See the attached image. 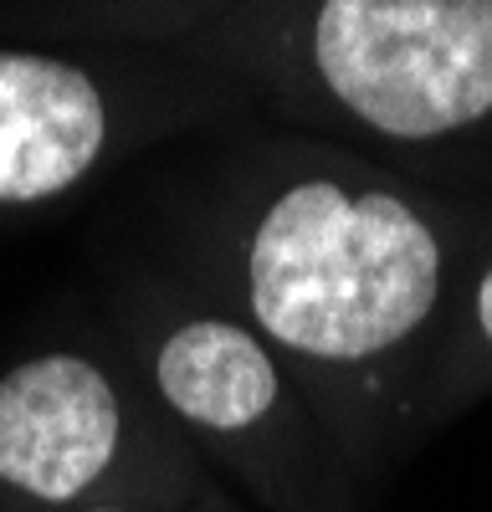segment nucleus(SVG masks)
I'll return each mask as SVG.
<instances>
[{
	"label": "nucleus",
	"instance_id": "2",
	"mask_svg": "<svg viewBox=\"0 0 492 512\" xmlns=\"http://www.w3.org/2000/svg\"><path fill=\"white\" fill-rule=\"evenodd\" d=\"M313 67L385 139H441L492 113V0H318Z\"/></svg>",
	"mask_w": 492,
	"mask_h": 512
},
{
	"label": "nucleus",
	"instance_id": "6",
	"mask_svg": "<svg viewBox=\"0 0 492 512\" xmlns=\"http://www.w3.org/2000/svg\"><path fill=\"white\" fill-rule=\"evenodd\" d=\"M477 328H482V338L492 344V267H487V277L477 282Z\"/></svg>",
	"mask_w": 492,
	"mask_h": 512
},
{
	"label": "nucleus",
	"instance_id": "7",
	"mask_svg": "<svg viewBox=\"0 0 492 512\" xmlns=\"http://www.w3.org/2000/svg\"><path fill=\"white\" fill-rule=\"evenodd\" d=\"M72 512H129V507H72Z\"/></svg>",
	"mask_w": 492,
	"mask_h": 512
},
{
	"label": "nucleus",
	"instance_id": "4",
	"mask_svg": "<svg viewBox=\"0 0 492 512\" xmlns=\"http://www.w3.org/2000/svg\"><path fill=\"white\" fill-rule=\"evenodd\" d=\"M108 144L98 82L41 52H0V205L67 195Z\"/></svg>",
	"mask_w": 492,
	"mask_h": 512
},
{
	"label": "nucleus",
	"instance_id": "1",
	"mask_svg": "<svg viewBox=\"0 0 492 512\" xmlns=\"http://www.w3.org/2000/svg\"><path fill=\"white\" fill-rule=\"evenodd\" d=\"M252 318L313 364H364L416 338L441 297V241L410 200L339 180L287 185L246 241Z\"/></svg>",
	"mask_w": 492,
	"mask_h": 512
},
{
	"label": "nucleus",
	"instance_id": "3",
	"mask_svg": "<svg viewBox=\"0 0 492 512\" xmlns=\"http://www.w3.org/2000/svg\"><path fill=\"white\" fill-rule=\"evenodd\" d=\"M123 400L82 354H36L0 374V487L41 507H82L118 461Z\"/></svg>",
	"mask_w": 492,
	"mask_h": 512
},
{
	"label": "nucleus",
	"instance_id": "5",
	"mask_svg": "<svg viewBox=\"0 0 492 512\" xmlns=\"http://www.w3.org/2000/svg\"><path fill=\"white\" fill-rule=\"evenodd\" d=\"M159 400L200 436H246L282 400V374L262 333L231 318H190L154 354Z\"/></svg>",
	"mask_w": 492,
	"mask_h": 512
}]
</instances>
